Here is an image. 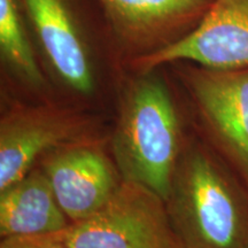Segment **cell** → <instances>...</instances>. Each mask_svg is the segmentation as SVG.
Returning a JSON list of instances; mask_svg holds the SVG:
<instances>
[{
	"label": "cell",
	"instance_id": "obj_1",
	"mask_svg": "<svg viewBox=\"0 0 248 248\" xmlns=\"http://www.w3.org/2000/svg\"><path fill=\"white\" fill-rule=\"evenodd\" d=\"M166 206L183 248H248V186L204 140L184 145Z\"/></svg>",
	"mask_w": 248,
	"mask_h": 248
},
{
	"label": "cell",
	"instance_id": "obj_2",
	"mask_svg": "<svg viewBox=\"0 0 248 248\" xmlns=\"http://www.w3.org/2000/svg\"><path fill=\"white\" fill-rule=\"evenodd\" d=\"M184 145L168 88L153 71L141 74L124 98L111 140L121 177L167 201Z\"/></svg>",
	"mask_w": 248,
	"mask_h": 248
},
{
	"label": "cell",
	"instance_id": "obj_3",
	"mask_svg": "<svg viewBox=\"0 0 248 248\" xmlns=\"http://www.w3.org/2000/svg\"><path fill=\"white\" fill-rule=\"evenodd\" d=\"M58 233L69 248H183L166 201L126 181L97 213Z\"/></svg>",
	"mask_w": 248,
	"mask_h": 248
},
{
	"label": "cell",
	"instance_id": "obj_4",
	"mask_svg": "<svg viewBox=\"0 0 248 248\" xmlns=\"http://www.w3.org/2000/svg\"><path fill=\"white\" fill-rule=\"evenodd\" d=\"M181 76L204 141L248 186V66L214 69L191 63Z\"/></svg>",
	"mask_w": 248,
	"mask_h": 248
},
{
	"label": "cell",
	"instance_id": "obj_5",
	"mask_svg": "<svg viewBox=\"0 0 248 248\" xmlns=\"http://www.w3.org/2000/svg\"><path fill=\"white\" fill-rule=\"evenodd\" d=\"M179 61L214 69L248 66V0H212L194 29L171 44L139 55L133 67L145 74Z\"/></svg>",
	"mask_w": 248,
	"mask_h": 248
},
{
	"label": "cell",
	"instance_id": "obj_6",
	"mask_svg": "<svg viewBox=\"0 0 248 248\" xmlns=\"http://www.w3.org/2000/svg\"><path fill=\"white\" fill-rule=\"evenodd\" d=\"M43 159V171L71 223L89 218L101 209L123 181L104 151L90 141L69 142Z\"/></svg>",
	"mask_w": 248,
	"mask_h": 248
},
{
	"label": "cell",
	"instance_id": "obj_7",
	"mask_svg": "<svg viewBox=\"0 0 248 248\" xmlns=\"http://www.w3.org/2000/svg\"><path fill=\"white\" fill-rule=\"evenodd\" d=\"M86 122L78 114L53 107H17L0 123V191L28 175L55 148L80 140Z\"/></svg>",
	"mask_w": 248,
	"mask_h": 248
},
{
	"label": "cell",
	"instance_id": "obj_8",
	"mask_svg": "<svg viewBox=\"0 0 248 248\" xmlns=\"http://www.w3.org/2000/svg\"><path fill=\"white\" fill-rule=\"evenodd\" d=\"M126 46L151 53L194 29L212 0H99Z\"/></svg>",
	"mask_w": 248,
	"mask_h": 248
},
{
	"label": "cell",
	"instance_id": "obj_9",
	"mask_svg": "<svg viewBox=\"0 0 248 248\" xmlns=\"http://www.w3.org/2000/svg\"><path fill=\"white\" fill-rule=\"evenodd\" d=\"M48 60L74 91L90 94L94 89L91 62L63 0H23Z\"/></svg>",
	"mask_w": 248,
	"mask_h": 248
},
{
	"label": "cell",
	"instance_id": "obj_10",
	"mask_svg": "<svg viewBox=\"0 0 248 248\" xmlns=\"http://www.w3.org/2000/svg\"><path fill=\"white\" fill-rule=\"evenodd\" d=\"M70 224L42 168L0 191L1 239L54 234Z\"/></svg>",
	"mask_w": 248,
	"mask_h": 248
},
{
	"label": "cell",
	"instance_id": "obj_11",
	"mask_svg": "<svg viewBox=\"0 0 248 248\" xmlns=\"http://www.w3.org/2000/svg\"><path fill=\"white\" fill-rule=\"evenodd\" d=\"M0 48L7 63L32 86L44 83L15 0H0Z\"/></svg>",
	"mask_w": 248,
	"mask_h": 248
},
{
	"label": "cell",
	"instance_id": "obj_12",
	"mask_svg": "<svg viewBox=\"0 0 248 248\" xmlns=\"http://www.w3.org/2000/svg\"><path fill=\"white\" fill-rule=\"evenodd\" d=\"M0 248H69L59 233L1 239Z\"/></svg>",
	"mask_w": 248,
	"mask_h": 248
}]
</instances>
